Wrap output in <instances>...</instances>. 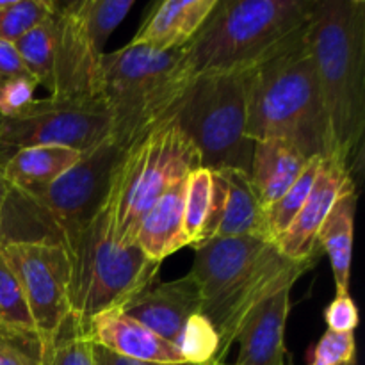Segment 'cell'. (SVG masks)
Wrapping results in <instances>:
<instances>
[{"label":"cell","mask_w":365,"mask_h":365,"mask_svg":"<svg viewBox=\"0 0 365 365\" xmlns=\"http://www.w3.org/2000/svg\"><path fill=\"white\" fill-rule=\"evenodd\" d=\"M191 273L202 292V312L220 335L217 362H225L253 310L314 267L316 262L287 259L264 237L210 239L192 246Z\"/></svg>","instance_id":"6da1fadb"},{"label":"cell","mask_w":365,"mask_h":365,"mask_svg":"<svg viewBox=\"0 0 365 365\" xmlns=\"http://www.w3.org/2000/svg\"><path fill=\"white\" fill-rule=\"evenodd\" d=\"M330 155L351 173L360 163L365 132V2L316 0L307 25Z\"/></svg>","instance_id":"7a4b0ae2"},{"label":"cell","mask_w":365,"mask_h":365,"mask_svg":"<svg viewBox=\"0 0 365 365\" xmlns=\"http://www.w3.org/2000/svg\"><path fill=\"white\" fill-rule=\"evenodd\" d=\"M246 135L252 143L282 139L307 159L330 155L307 27L269 59L246 71Z\"/></svg>","instance_id":"3957f363"},{"label":"cell","mask_w":365,"mask_h":365,"mask_svg":"<svg viewBox=\"0 0 365 365\" xmlns=\"http://www.w3.org/2000/svg\"><path fill=\"white\" fill-rule=\"evenodd\" d=\"M316 0H217L182 46L185 81L253 70L307 27Z\"/></svg>","instance_id":"277c9868"},{"label":"cell","mask_w":365,"mask_h":365,"mask_svg":"<svg viewBox=\"0 0 365 365\" xmlns=\"http://www.w3.org/2000/svg\"><path fill=\"white\" fill-rule=\"evenodd\" d=\"M187 86L182 48L127 45L106 53L100 98L109 110L110 139L128 148L170 116Z\"/></svg>","instance_id":"5b68a950"},{"label":"cell","mask_w":365,"mask_h":365,"mask_svg":"<svg viewBox=\"0 0 365 365\" xmlns=\"http://www.w3.org/2000/svg\"><path fill=\"white\" fill-rule=\"evenodd\" d=\"M196 168H200L198 152L171 118L125 148L102 207L114 241L135 245L145 214Z\"/></svg>","instance_id":"8992f818"},{"label":"cell","mask_w":365,"mask_h":365,"mask_svg":"<svg viewBox=\"0 0 365 365\" xmlns=\"http://www.w3.org/2000/svg\"><path fill=\"white\" fill-rule=\"evenodd\" d=\"M64 252L70 264V319L78 327L96 314L123 307L159 278L160 262L150 260L135 245L114 241L102 210Z\"/></svg>","instance_id":"52a82bcc"},{"label":"cell","mask_w":365,"mask_h":365,"mask_svg":"<svg viewBox=\"0 0 365 365\" xmlns=\"http://www.w3.org/2000/svg\"><path fill=\"white\" fill-rule=\"evenodd\" d=\"M246 71L189 82L168 118L200 155V168L250 173L253 143L246 135Z\"/></svg>","instance_id":"ba28073f"},{"label":"cell","mask_w":365,"mask_h":365,"mask_svg":"<svg viewBox=\"0 0 365 365\" xmlns=\"http://www.w3.org/2000/svg\"><path fill=\"white\" fill-rule=\"evenodd\" d=\"M132 7L134 0L56 2L57 52L50 96L100 98L103 48Z\"/></svg>","instance_id":"9c48e42d"},{"label":"cell","mask_w":365,"mask_h":365,"mask_svg":"<svg viewBox=\"0 0 365 365\" xmlns=\"http://www.w3.org/2000/svg\"><path fill=\"white\" fill-rule=\"evenodd\" d=\"M123 150L114 139L100 143L57 180L24 192L32 203L50 245L68 246L102 210Z\"/></svg>","instance_id":"30bf717a"},{"label":"cell","mask_w":365,"mask_h":365,"mask_svg":"<svg viewBox=\"0 0 365 365\" xmlns=\"http://www.w3.org/2000/svg\"><path fill=\"white\" fill-rule=\"evenodd\" d=\"M110 116L102 98L34 100L20 114L0 116V168L16 150L57 145L86 153L110 138Z\"/></svg>","instance_id":"8fae6325"},{"label":"cell","mask_w":365,"mask_h":365,"mask_svg":"<svg viewBox=\"0 0 365 365\" xmlns=\"http://www.w3.org/2000/svg\"><path fill=\"white\" fill-rule=\"evenodd\" d=\"M0 252L20 282L36 334L46 353L70 321L66 252L63 246L45 242H11Z\"/></svg>","instance_id":"7c38bea8"},{"label":"cell","mask_w":365,"mask_h":365,"mask_svg":"<svg viewBox=\"0 0 365 365\" xmlns=\"http://www.w3.org/2000/svg\"><path fill=\"white\" fill-rule=\"evenodd\" d=\"M351 185H355V180L349 164L337 155L323 157L309 198L287 230L274 241L277 248L296 262H317L321 227L339 198Z\"/></svg>","instance_id":"4fadbf2b"},{"label":"cell","mask_w":365,"mask_h":365,"mask_svg":"<svg viewBox=\"0 0 365 365\" xmlns=\"http://www.w3.org/2000/svg\"><path fill=\"white\" fill-rule=\"evenodd\" d=\"M123 314L175 346L185 321L202 312V292L195 274L159 284L155 282L120 307Z\"/></svg>","instance_id":"5bb4252c"},{"label":"cell","mask_w":365,"mask_h":365,"mask_svg":"<svg viewBox=\"0 0 365 365\" xmlns=\"http://www.w3.org/2000/svg\"><path fill=\"white\" fill-rule=\"evenodd\" d=\"M81 330L93 344L123 359L159 364L184 362L171 342L160 339L120 309L96 314Z\"/></svg>","instance_id":"9a60e30c"},{"label":"cell","mask_w":365,"mask_h":365,"mask_svg":"<svg viewBox=\"0 0 365 365\" xmlns=\"http://www.w3.org/2000/svg\"><path fill=\"white\" fill-rule=\"evenodd\" d=\"M291 291L285 287L257 307L239 331L237 362L232 365H287L285 327L291 312Z\"/></svg>","instance_id":"2e32d148"},{"label":"cell","mask_w":365,"mask_h":365,"mask_svg":"<svg viewBox=\"0 0 365 365\" xmlns=\"http://www.w3.org/2000/svg\"><path fill=\"white\" fill-rule=\"evenodd\" d=\"M217 0H163L141 25L128 45L153 50H175L187 45L202 29Z\"/></svg>","instance_id":"e0dca14e"},{"label":"cell","mask_w":365,"mask_h":365,"mask_svg":"<svg viewBox=\"0 0 365 365\" xmlns=\"http://www.w3.org/2000/svg\"><path fill=\"white\" fill-rule=\"evenodd\" d=\"M307 159L296 146L282 139L253 143L250 182L262 209L278 202L305 170Z\"/></svg>","instance_id":"ac0fdd59"},{"label":"cell","mask_w":365,"mask_h":365,"mask_svg":"<svg viewBox=\"0 0 365 365\" xmlns=\"http://www.w3.org/2000/svg\"><path fill=\"white\" fill-rule=\"evenodd\" d=\"M185 180L177 182L145 214L139 225L135 246L153 262H163L184 246H189L184 232Z\"/></svg>","instance_id":"d6986e66"},{"label":"cell","mask_w":365,"mask_h":365,"mask_svg":"<svg viewBox=\"0 0 365 365\" xmlns=\"http://www.w3.org/2000/svg\"><path fill=\"white\" fill-rule=\"evenodd\" d=\"M82 153L57 145H39L20 148L2 164L0 175L18 191H36L52 184L70 170Z\"/></svg>","instance_id":"ffe728a7"},{"label":"cell","mask_w":365,"mask_h":365,"mask_svg":"<svg viewBox=\"0 0 365 365\" xmlns=\"http://www.w3.org/2000/svg\"><path fill=\"white\" fill-rule=\"evenodd\" d=\"M220 171L227 182V195L212 239L246 237V235L267 239L264 209L253 191L248 173L239 170Z\"/></svg>","instance_id":"44dd1931"},{"label":"cell","mask_w":365,"mask_h":365,"mask_svg":"<svg viewBox=\"0 0 365 365\" xmlns=\"http://www.w3.org/2000/svg\"><path fill=\"white\" fill-rule=\"evenodd\" d=\"M356 212V185H351L339 198L327 221L321 227L319 248L324 250L330 259L337 292H349L353 259V237H355Z\"/></svg>","instance_id":"7402d4cb"},{"label":"cell","mask_w":365,"mask_h":365,"mask_svg":"<svg viewBox=\"0 0 365 365\" xmlns=\"http://www.w3.org/2000/svg\"><path fill=\"white\" fill-rule=\"evenodd\" d=\"M18 53L27 66L29 73L32 75L38 86H43L52 91L53 73H56V52H57V14L56 0L53 9L45 20L36 25L32 31L21 36L16 43Z\"/></svg>","instance_id":"603a6c76"},{"label":"cell","mask_w":365,"mask_h":365,"mask_svg":"<svg viewBox=\"0 0 365 365\" xmlns=\"http://www.w3.org/2000/svg\"><path fill=\"white\" fill-rule=\"evenodd\" d=\"M321 163L323 157H312L307 163L305 170L298 177V180L289 187V191L278 200L274 205L264 210V217H266V234L269 241H277L282 234L289 228V225L294 221L298 212L302 210L303 203L309 198L310 191L314 187L317 173H319Z\"/></svg>","instance_id":"cb8c5ba5"},{"label":"cell","mask_w":365,"mask_h":365,"mask_svg":"<svg viewBox=\"0 0 365 365\" xmlns=\"http://www.w3.org/2000/svg\"><path fill=\"white\" fill-rule=\"evenodd\" d=\"M212 202V171L196 168L185 180L184 232L189 246L198 245L205 228Z\"/></svg>","instance_id":"d4e9b609"},{"label":"cell","mask_w":365,"mask_h":365,"mask_svg":"<svg viewBox=\"0 0 365 365\" xmlns=\"http://www.w3.org/2000/svg\"><path fill=\"white\" fill-rule=\"evenodd\" d=\"M175 348L185 364L207 365L217 362L220 335L203 314H195L185 321Z\"/></svg>","instance_id":"484cf974"},{"label":"cell","mask_w":365,"mask_h":365,"mask_svg":"<svg viewBox=\"0 0 365 365\" xmlns=\"http://www.w3.org/2000/svg\"><path fill=\"white\" fill-rule=\"evenodd\" d=\"M0 327L20 334H36L16 274L0 252Z\"/></svg>","instance_id":"4316f807"},{"label":"cell","mask_w":365,"mask_h":365,"mask_svg":"<svg viewBox=\"0 0 365 365\" xmlns=\"http://www.w3.org/2000/svg\"><path fill=\"white\" fill-rule=\"evenodd\" d=\"M53 9V0H14L0 11V41L16 43L41 24Z\"/></svg>","instance_id":"83f0119b"},{"label":"cell","mask_w":365,"mask_h":365,"mask_svg":"<svg viewBox=\"0 0 365 365\" xmlns=\"http://www.w3.org/2000/svg\"><path fill=\"white\" fill-rule=\"evenodd\" d=\"M41 365H95L93 342L70 319L52 348L45 353Z\"/></svg>","instance_id":"f1b7e54d"},{"label":"cell","mask_w":365,"mask_h":365,"mask_svg":"<svg viewBox=\"0 0 365 365\" xmlns=\"http://www.w3.org/2000/svg\"><path fill=\"white\" fill-rule=\"evenodd\" d=\"M307 365H356L355 334L328 330L307 353Z\"/></svg>","instance_id":"f546056e"},{"label":"cell","mask_w":365,"mask_h":365,"mask_svg":"<svg viewBox=\"0 0 365 365\" xmlns=\"http://www.w3.org/2000/svg\"><path fill=\"white\" fill-rule=\"evenodd\" d=\"M43 355L38 335L0 327V365H41Z\"/></svg>","instance_id":"4dcf8cb0"},{"label":"cell","mask_w":365,"mask_h":365,"mask_svg":"<svg viewBox=\"0 0 365 365\" xmlns=\"http://www.w3.org/2000/svg\"><path fill=\"white\" fill-rule=\"evenodd\" d=\"M38 82L32 77H16L4 81L0 86V116L11 118L20 114L34 102Z\"/></svg>","instance_id":"1f68e13d"},{"label":"cell","mask_w":365,"mask_h":365,"mask_svg":"<svg viewBox=\"0 0 365 365\" xmlns=\"http://www.w3.org/2000/svg\"><path fill=\"white\" fill-rule=\"evenodd\" d=\"M324 321L328 330L331 331H341V334L355 331L360 323V312L349 292H335V298L324 310Z\"/></svg>","instance_id":"d6a6232c"},{"label":"cell","mask_w":365,"mask_h":365,"mask_svg":"<svg viewBox=\"0 0 365 365\" xmlns=\"http://www.w3.org/2000/svg\"><path fill=\"white\" fill-rule=\"evenodd\" d=\"M16 77H32L21 61L14 43L0 41V81Z\"/></svg>","instance_id":"836d02e7"},{"label":"cell","mask_w":365,"mask_h":365,"mask_svg":"<svg viewBox=\"0 0 365 365\" xmlns=\"http://www.w3.org/2000/svg\"><path fill=\"white\" fill-rule=\"evenodd\" d=\"M93 356H95V365H195V364H159V362H135V360L123 359V356H118L109 353L107 349L100 348V346L93 344ZM207 365H232L227 362H212Z\"/></svg>","instance_id":"e575fe53"},{"label":"cell","mask_w":365,"mask_h":365,"mask_svg":"<svg viewBox=\"0 0 365 365\" xmlns=\"http://www.w3.org/2000/svg\"><path fill=\"white\" fill-rule=\"evenodd\" d=\"M7 192H9V184L4 180V177L0 175V250L4 246V232H2V216H4V205H6Z\"/></svg>","instance_id":"d590c367"},{"label":"cell","mask_w":365,"mask_h":365,"mask_svg":"<svg viewBox=\"0 0 365 365\" xmlns=\"http://www.w3.org/2000/svg\"><path fill=\"white\" fill-rule=\"evenodd\" d=\"M287 365H294V364H292V362H291V360H289V362H287Z\"/></svg>","instance_id":"8d00e7d4"},{"label":"cell","mask_w":365,"mask_h":365,"mask_svg":"<svg viewBox=\"0 0 365 365\" xmlns=\"http://www.w3.org/2000/svg\"><path fill=\"white\" fill-rule=\"evenodd\" d=\"M2 82H4V81H0V86H2Z\"/></svg>","instance_id":"74e56055"}]
</instances>
